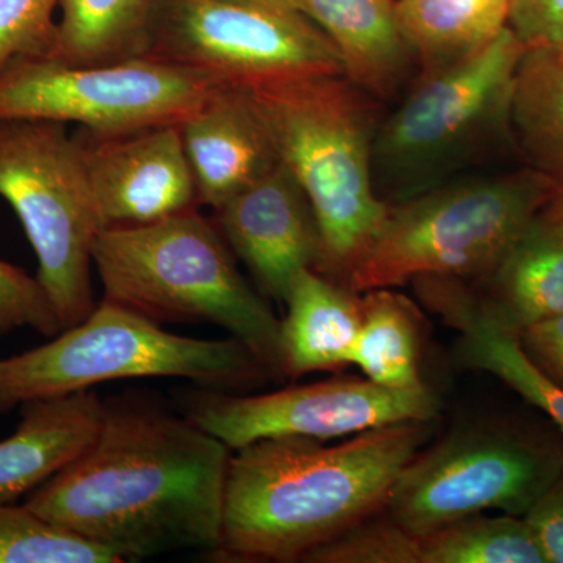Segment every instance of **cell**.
I'll return each mask as SVG.
<instances>
[{
  "instance_id": "26",
  "label": "cell",
  "mask_w": 563,
  "mask_h": 563,
  "mask_svg": "<svg viewBox=\"0 0 563 563\" xmlns=\"http://www.w3.org/2000/svg\"><path fill=\"white\" fill-rule=\"evenodd\" d=\"M120 555L32 512L0 503V563H122Z\"/></svg>"
},
{
  "instance_id": "6",
  "label": "cell",
  "mask_w": 563,
  "mask_h": 563,
  "mask_svg": "<svg viewBox=\"0 0 563 563\" xmlns=\"http://www.w3.org/2000/svg\"><path fill=\"white\" fill-rule=\"evenodd\" d=\"M559 191L529 166L461 177L393 203L344 285L363 292L424 277L483 279Z\"/></svg>"
},
{
  "instance_id": "2",
  "label": "cell",
  "mask_w": 563,
  "mask_h": 563,
  "mask_svg": "<svg viewBox=\"0 0 563 563\" xmlns=\"http://www.w3.org/2000/svg\"><path fill=\"white\" fill-rule=\"evenodd\" d=\"M431 435L404 421L340 444L277 437L236 450L229 463L214 553L244 562H298L384 512L399 474Z\"/></svg>"
},
{
  "instance_id": "23",
  "label": "cell",
  "mask_w": 563,
  "mask_h": 563,
  "mask_svg": "<svg viewBox=\"0 0 563 563\" xmlns=\"http://www.w3.org/2000/svg\"><path fill=\"white\" fill-rule=\"evenodd\" d=\"M362 321L351 363L363 377L393 390L424 385L421 379L420 310L391 288L363 291Z\"/></svg>"
},
{
  "instance_id": "20",
  "label": "cell",
  "mask_w": 563,
  "mask_h": 563,
  "mask_svg": "<svg viewBox=\"0 0 563 563\" xmlns=\"http://www.w3.org/2000/svg\"><path fill=\"white\" fill-rule=\"evenodd\" d=\"M358 292L307 269L292 284L280 321L285 376L331 372L350 365L362 321Z\"/></svg>"
},
{
  "instance_id": "19",
  "label": "cell",
  "mask_w": 563,
  "mask_h": 563,
  "mask_svg": "<svg viewBox=\"0 0 563 563\" xmlns=\"http://www.w3.org/2000/svg\"><path fill=\"white\" fill-rule=\"evenodd\" d=\"M418 282L433 307L461 332L462 361L498 377L563 431V390L526 354L520 333L492 317L457 280L426 277Z\"/></svg>"
},
{
  "instance_id": "31",
  "label": "cell",
  "mask_w": 563,
  "mask_h": 563,
  "mask_svg": "<svg viewBox=\"0 0 563 563\" xmlns=\"http://www.w3.org/2000/svg\"><path fill=\"white\" fill-rule=\"evenodd\" d=\"M548 563H563V466L525 515Z\"/></svg>"
},
{
  "instance_id": "32",
  "label": "cell",
  "mask_w": 563,
  "mask_h": 563,
  "mask_svg": "<svg viewBox=\"0 0 563 563\" xmlns=\"http://www.w3.org/2000/svg\"><path fill=\"white\" fill-rule=\"evenodd\" d=\"M520 342L540 372L563 390V313L529 325Z\"/></svg>"
},
{
  "instance_id": "27",
  "label": "cell",
  "mask_w": 563,
  "mask_h": 563,
  "mask_svg": "<svg viewBox=\"0 0 563 563\" xmlns=\"http://www.w3.org/2000/svg\"><path fill=\"white\" fill-rule=\"evenodd\" d=\"M377 515L317 548L302 562L421 563L420 537L404 529L387 514L384 518H376Z\"/></svg>"
},
{
  "instance_id": "4",
  "label": "cell",
  "mask_w": 563,
  "mask_h": 563,
  "mask_svg": "<svg viewBox=\"0 0 563 563\" xmlns=\"http://www.w3.org/2000/svg\"><path fill=\"white\" fill-rule=\"evenodd\" d=\"M92 265L106 298L155 322H210L242 342L274 377L285 376L280 321L236 268L217 224L196 207L165 220L110 225Z\"/></svg>"
},
{
  "instance_id": "33",
  "label": "cell",
  "mask_w": 563,
  "mask_h": 563,
  "mask_svg": "<svg viewBox=\"0 0 563 563\" xmlns=\"http://www.w3.org/2000/svg\"><path fill=\"white\" fill-rule=\"evenodd\" d=\"M559 199H561V202L563 203V185H561V191H559Z\"/></svg>"
},
{
  "instance_id": "17",
  "label": "cell",
  "mask_w": 563,
  "mask_h": 563,
  "mask_svg": "<svg viewBox=\"0 0 563 563\" xmlns=\"http://www.w3.org/2000/svg\"><path fill=\"white\" fill-rule=\"evenodd\" d=\"M479 302L492 317L520 333L563 313V203L544 206L487 276Z\"/></svg>"
},
{
  "instance_id": "16",
  "label": "cell",
  "mask_w": 563,
  "mask_h": 563,
  "mask_svg": "<svg viewBox=\"0 0 563 563\" xmlns=\"http://www.w3.org/2000/svg\"><path fill=\"white\" fill-rule=\"evenodd\" d=\"M22 420L0 442V503H13L76 461L95 437L103 402L91 390L21 404Z\"/></svg>"
},
{
  "instance_id": "14",
  "label": "cell",
  "mask_w": 563,
  "mask_h": 563,
  "mask_svg": "<svg viewBox=\"0 0 563 563\" xmlns=\"http://www.w3.org/2000/svg\"><path fill=\"white\" fill-rule=\"evenodd\" d=\"M214 213L222 239L277 301H287L299 274L318 268L317 218L301 185L280 162Z\"/></svg>"
},
{
  "instance_id": "29",
  "label": "cell",
  "mask_w": 563,
  "mask_h": 563,
  "mask_svg": "<svg viewBox=\"0 0 563 563\" xmlns=\"http://www.w3.org/2000/svg\"><path fill=\"white\" fill-rule=\"evenodd\" d=\"M20 328H32L47 336L63 331L40 280L24 269L0 261V339Z\"/></svg>"
},
{
  "instance_id": "30",
  "label": "cell",
  "mask_w": 563,
  "mask_h": 563,
  "mask_svg": "<svg viewBox=\"0 0 563 563\" xmlns=\"http://www.w3.org/2000/svg\"><path fill=\"white\" fill-rule=\"evenodd\" d=\"M507 27L526 49L563 44V0H509Z\"/></svg>"
},
{
  "instance_id": "28",
  "label": "cell",
  "mask_w": 563,
  "mask_h": 563,
  "mask_svg": "<svg viewBox=\"0 0 563 563\" xmlns=\"http://www.w3.org/2000/svg\"><path fill=\"white\" fill-rule=\"evenodd\" d=\"M60 0H0V70L16 58L54 57Z\"/></svg>"
},
{
  "instance_id": "18",
  "label": "cell",
  "mask_w": 563,
  "mask_h": 563,
  "mask_svg": "<svg viewBox=\"0 0 563 563\" xmlns=\"http://www.w3.org/2000/svg\"><path fill=\"white\" fill-rule=\"evenodd\" d=\"M332 41L344 76L373 98H390L415 58L396 0H291Z\"/></svg>"
},
{
  "instance_id": "34",
  "label": "cell",
  "mask_w": 563,
  "mask_h": 563,
  "mask_svg": "<svg viewBox=\"0 0 563 563\" xmlns=\"http://www.w3.org/2000/svg\"><path fill=\"white\" fill-rule=\"evenodd\" d=\"M0 413H3L2 407H0Z\"/></svg>"
},
{
  "instance_id": "8",
  "label": "cell",
  "mask_w": 563,
  "mask_h": 563,
  "mask_svg": "<svg viewBox=\"0 0 563 563\" xmlns=\"http://www.w3.org/2000/svg\"><path fill=\"white\" fill-rule=\"evenodd\" d=\"M0 196L38 257L41 287L63 331L96 309L92 250L106 229L76 135L65 122L0 121Z\"/></svg>"
},
{
  "instance_id": "22",
  "label": "cell",
  "mask_w": 563,
  "mask_h": 563,
  "mask_svg": "<svg viewBox=\"0 0 563 563\" xmlns=\"http://www.w3.org/2000/svg\"><path fill=\"white\" fill-rule=\"evenodd\" d=\"M162 0H60L54 57L101 65L146 55Z\"/></svg>"
},
{
  "instance_id": "15",
  "label": "cell",
  "mask_w": 563,
  "mask_h": 563,
  "mask_svg": "<svg viewBox=\"0 0 563 563\" xmlns=\"http://www.w3.org/2000/svg\"><path fill=\"white\" fill-rule=\"evenodd\" d=\"M198 203L218 209L279 158L246 96L224 87L180 122Z\"/></svg>"
},
{
  "instance_id": "12",
  "label": "cell",
  "mask_w": 563,
  "mask_h": 563,
  "mask_svg": "<svg viewBox=\"0 0 563 563\" xmlns=\"http://www.w3.org/2000/svg\"><path fill=\"white\" fill-rule=\"evenodd\" d=\"M439 399L426 385L393 390L366 377H335L268 395L202 388L184 398V415L232 451L263 439L328 440L404 421H432Z\"/></svg>"
},
{
  "instance_id": "5",
  "label": "cell",
  "mask_w": 563,
  "mask_h": 563,
  "mask_svg": "<svg viewBox=\"0 0 563 563\" xmlns=\"http://www.w3.org/2000/svg\"><path fill=\"white\" fill-rule=\"evenodd\" d=\"M526 47L509 27L472 57L422 74L373 143V184L393 206L461 179L515 141V79Z\"/></svg>"
},
{
  "instance_id": "24",
  "label": "cell",
  "mask_w": 563,
  "mask_h": 563,
  "mask_svg": "<svg viewBox=\"0 0 563 563\" xmlns=\"http://www.w3.org/2000/svg\"><path fill=\"white\" fill-rule=\"evenodd\" d=\"M512 125L532 168L563 185V44L526 49L515 79Z\"/></svg>"
},
{
  "instance_id": "13",
  "label": "cell",
  "mask_w": 563,
  "mask_h": 563,
  "mask_svg": "<svg viewBox=\"0 0 563 563\" xmlns=\"http://www.w3.org/2000/svg\"><path fill=\"white\" fill-rule=\"evenodd\" d=\"M76 139L106 228L150 224L198 203L180 124L117 135L80 129Z\"/></svg>"
},
{
  "instance_id": "7",
  "label": "cell",
  "mask_w": 563,
  "mask_h": 563,
  "mask_svg": "<svg viewBox=\"0 0 563 563\" xmlns=\"http://www.w3.org/2000/svg\"><path fill=\"white\" fill-rule=\"evenodd\" d=\"M236 339L203 340L162 329L121 303L103 299L84 321L52 342L0 361L3 412L99 384L140 377H180L214 390L247 387L265 374Z\"/></svg>"
},
{
  "instance_id": "11",
  "label": "cell",
  "mask_w": 563,
  "mask_h": 563,
  "mask_svg": "<svg viewBox=\"0 0 563 563\" xmlns=\"http://www.w3.org/2000/svg\"><path fill=\"white\" fill-rule=\"evenodd\" d=\"M562 466L510 433L462 429L407 463L384 512L418 537L488 510L525 517Z\"/></svg>"
},
{
  "instance_id": "10",
  "label": "cell",
  "mask_w": 563,
  "mask_h": 563,
  "mask_svg": "<svg viewBox=\"0 0 563 563\" xmlns=\"http://www.w3.org/2000/svg\"><path fill=\"white\" fill-rule=\"evenodd\" d=\"M224 87L150 55L101 65L16 58L0 70V121L77 122L96 135H117L180 124Z\"/></svg>"
},
{
  "instance_id": "25",
  "label": "cell",
  "mask_w": 563,
  "mask_h": 563,
  "mask_svg": "<svg viewBox=\"0 0 563 563\" xmlns=\"http://www.w3.org/2000/svg\"><path fill=\"white\" fill-rule=\"evenodd\" d=\"M421 563H548L525 517L484 514L420 537Z\"/></svg>"
},
{
  "instance_id": "3",
  "label": "cell",
  "mask_w": 563,
  "mask_h": 563,
  "mask_svg": "<svg viewBox=\"0 0 563 563\" xmlns=\"http://www.w3.org/2000/svg\"><path fill=\"white\" fill-rule=\"evenodd\" d=\"M240 90L312 206L321 236L317 272L344 285L388 209L373 184V96L344 74Z\"/></svg>"
},
{
  "instance_id": "21",
  "label": "cell",
  "mask_w": 563,
  "mask_h": 563,
  "mask_svg": "<svg viewBox=\"0 0 563 563\" xmlns=\"http://www.w3.org/2000/svg\"><path fill=\"white\" fill-rule=\"evenodd\" d=\"M399 22L422 74L484 49L507 27L509 0H396Z\"/></svg>"
},
{
  "instance_id": "9",
  "label": "cell",
  "mask_w": 563,
  "mask_h": 563,
  "mask_svg": "<svg viewBox=\"0 0 563 563\" xmlns=\"http://www.w3.org/2000/svg\"><path fill=\"white\" fill-rule=\"evenodd\" d=\"M146 55L231 88L344 74L332 41L291 0H162Z\"/></svg>"
},
{
  "instance_id": "1",
  "label": "cell",
  "mask_w": 563,
  "mask_h": 563,
  "mask_svg": "<svg viewBox=\"0 0 563 563\" xmlns=\"http://www.w3.org/2000/svg\"><path fill=\"white\" fill-rule=\"evenodd\" d=\"M232 450L187 415L103 402L98 435L25 506L49 523L141 561L217 551Z\"/></svg>"
}]
</instances>
